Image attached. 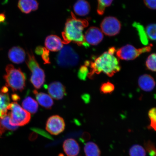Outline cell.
Wrapping results in <instances>:
<instances>
[{
	"label": "cell",
	"mask_w": 156,
	"mask_h": 156,
	"mask_svg": "<svg viewBox=\"0 0 156 156\" xmlns=\"http://www.w3.org/2000/svg\"><path fill=\"white\" fill-rule=\"evenodd\" d=\"M116 52L114 47L109 48L94 61L90 62V71L88 74L89 79H93L95 75L101 73L112 77L121 69L119 61L114 55Z\"/></svg>",
	"instance_id": "1"
},
{
	"label": "cell",
	"mask_w": 156,
	"mask_h": 156,
	"mask_svg": "<svg viewBox=\"0 0 156 156\" xmlns=\"http://www.w3.org/2000/svg\"><path fill=\"white\" fill-rule=\"evenodd\" d=\"M88 25L87 20L78 19L71 12V17L67 19L62 33L63 44H68L72 42L79 46H89L83 34L84 29Z\"/></svg>",
	"instance_id": "2"
},
{
	"label": "cell",
	"mask_w": 156,
	"mask_h": 156,
	"mask_svg": "<svg viewBox=\"0 0 156 156\" xmlns=\"http://www.w3.org/2000/svg\"><path fill=\"white\" fill-rule=\"evenodd\" d=\"M6 73L3 76L5 85L13 91H22L26 87V76L20 68L17 69L12 64H9L5 68Z\"/></svg>",
	"instance_id": "3"
},
{
	"label": "cell",
	"mask_w": 156,
	"mask_h": 156,
	"mask_svg": "<svg viewBox=\"0 0 156 156\" xmlns=\"http://www.w3.org/2000/svg\"><path fill=\"white\" fill-rule=\"evenodd\" d=\"M28 58L26 60L27 66L32 73L30 81L35 88L40 89L45 81V74L44 70L40 67L32 50L28 51Z\"/></svg>",
	"instance_id": "4"
},
{
	"label": "cell",
	"mask_w": 156,
	"mask_h": 156,
	"mask_svg": "<svg viewBox=\"0 0 156 156\" xmlns=\"http://www.w3.org/2000/svg\"><path fill=\"white\" fill-rule=\"evenodd\" d=\"M10 117V124L13 126H23L28 124L31 119L30 113L23 108L17 102L9 104L7 107Z\"/></svg>",
	"instance_id": "5"
},
{
	"label": "cell",
	"mask_w": 156,
	"mask_h": 156,
	"mask_svg": "<svg viewBox=\"0 0 156 156\" xmlns=\"http://www.w3.org/2000/svg\"><path fill=\"white\" fill-rule=\"evenodd\" d=\"M79 61V55L74 49L69 46L64 47L56 58L58 65L63 68L74 67L77 65Z\"/></svg>",
	"instance_id": "6"
},
{
	"label": "cell",
	"mask_w": 156,
	"mask_h": 156,
	"mask_svg": "<svg viewBox=\"0 0 156 156\" xmlns=\"http://www.w3.org/2000/svg\"><path fill=\"white\" fill-rule=\"evenodd\" d=\"M153 45L140 48H136L130 44H127L119 48L116 51L117 57L120 59L125 60H132L136 59L140 55L149 52L152 49Z\"/></svg>",
	"instance_id": "7"
},
{
	"label": "cell",
	"mask_w": 156,
	"mask_h": 156,
	"mask_svg": "<svg viewBox=\"0 0 156 156\" xmlns=\"http://www.w3.org/2000/svg\"><path fill=\"white\" fill-rule=\"evenodd\" d=\"M101 28L102 32L106 36H114L120 32L121 24L116 17L108 16L103 20L101 24Z\"/></svg>",
	"instance_id": "8"
},
{
	"label": "cell",
	"mask_w": 156,
	"mask_h": 156,
	"mask_svg": "<svg viewBox=\"0 0 156 156\" xmlns=\"http://www.w3.org/2000/svg\"><path fill=\"white\" fill-rule=\"evenodd\" d=\"M65 128L63 119L57 115L50 117L46 122V129L52 135H58L64 131Z\"/></svg>",
	"instance_id": "9"
},
{
	"label": "cell",
	"mask_w": 156,
	"mask_h": 156,
	"mask_svg": "<svg viewBox=\"0 0 156 156\" xmlns=\"http://www.w3.org/2000/svg\"><path fill=\"white\" fill-rule=\"evenodd\" d=\"M85 42L88 44L96 46L102 41L103 35L100 29L95 27H91L85 33Z\"/></svg>",
	"instance_id": "10"
},
{
	"label": "cell",
	"mask_w": 156,
	"mask_h": 156,
	"mask_svg": "<svg viewBox=\"0 0 156 156\" xmlns=\"http://www.w3.org/2000/svg\"><path fill=\"white\" fill-rule=\"evenodd\" d=\"M48 91L51 96L56 100H61L66 94L65 87L61 83L54 81L48 87Z\"/></svg>",
	"instance_id": "11"
},
{
	"label": "cell",
	"mask_w": 156,
	"mask_h": 156,
	"mask_svg": "<svg viewBox=\"0 0 156 156\" xmlns=\"http://www.w3.org/2000/svg\"><path fill=\"white\" fill-rule=\"evenodd\" d=\"M63 42L59 37L54 35L48 36L45 41L46 48L53 52L59 51L63 48Z\"/></svg>",
	"instance_id": "12"
},
{
	"label": "cell",
	"mask_w": 156,
	"mask_h": 156,
	"mask_svg": "<svg viewBox=\"0 0 156 156\" xmlns=\"http://www.w3.org/2000/svg\"><path fill=\"white\" fill-rule=\"evenodd\" d=\"M9 59L13 63H22L26 58L25 51L19 46H14L9 50L8 53Z\"/></svg>",
	"instance_id": "13"
},
{
	"label": "cell",
	"mask_w": 156,
	"mask_h": 156,
	"mask_svg": "<svg viewBox=\"0 0 156 156\" xmlns=\"http://www.w3.org/2000/svg\"><path fill=\"white\" fill-rule=\"evenodd\" d=\"M63 147L64 153L67 156H77L80 151L79 144L73 138H68L64 141Z\"/></svg>",
	"instance_id": "14"
},
{
	"label": "cell",
	"mask_w": 156,
	"mask_h": 156,
	"mask_svg": "<svg viewBox=\"0 0 156 156\" xmlns=\"http://www.w3.org/2000/svg\"><path fill=\"white\" fill-rule=\"evenodd\" d=\"M138 85L141 89L146 91H151L155 86L154 78L151 75L145 74L140 76L138 80Z\"/></svg>",
	"instance_id": "15"
},
{
	"label": "cell",
	"mask_w": 156,
	"mask_h": 156,
	"mask_svg": "<svg viewBox=\"0 0 156 156\" xmlns=\"http://www.w3.org/2000/svg\"><path fill=\"white\" fill-rule=\"evenodd\" d=\"M37 100L41 106L47 109H51L54 105V101L51 97L47 94L38 92L36 90L33 91Z\"/></svg>",
	"instance_id": "16"
},
{
	"label": "cell",
	"mask_w": 156,
	"mask_h": 156,
	"mask_svg": "<svg viewBox=\"0 0 156 156\" xmlns=\"http://www.w3.org/2000/svg\"><path fill=\"white\" fill-rule=\"evenodd\" d=\"M36 0H19L18 7L22 12L29 13L32 11H36L38 7Z\"/></svg>",
	"instance_id": "17"
},
{
	"label": "cell",
	"mask_w": 156,
	"mask_h": 156,
	"mask_svg": "<svg viewBox=\"0 0 156 156\" xmlns=\"http://www.w3.org/2000/svg\"><path fill=\"white\" fill-rule=\"evenodd\" d=\"M73 10L78 15L85 16L90 12V6L86 0H77L73 5Z\"/></svg>",
	"instance_id": "18"
},
{
	"label": "cell",
	"mask_w": 156,
	"mask_h": 156,
	"mask_svg": "<svg viewBox=\"0 0 156 156\" xmlns=\"http://www.w3.org/2000/svg\"><path fill=\"white\" fill-rule=\"evenodd\" d=\"M10 117L8 113L7 115L0 118V134H3L7 131H14L19 126L12 125L10 122Z\"/></svg>",
	"instance_id": "19"
},
{
	"label": "cell",
	"mask_w": 156,
	"mask_h": 156,
	"mask_svg": "<svg viewBox=\"0 0 156 156\" xmlns=\"http://www.w3.org/2000/svg\"><path fill=\"white\" fill-rule=\"evenodd\" d=\"M22 106L25 110L32 114H36L38 110V103L30 97H27L23 99Z\"/></svg>",
	"instance_id": "20"
},
{
	"label": "cell",
	"mask_w": 156,
	"mask_h": 156,
	"mask_svg": "<svg viewBox=\"0 0 156 156\" xmlns=\"http://www.w3.org/2000/svg\"><path fill=\"white\" fill-rule=\"evenodd\" d=\"M86 156H101V152L98 146L92 142H87L84 147Z\"/></svg>",
	"instance_id": "21"
},
{
	"label": "cell",
	"mask_w": 156,
	"mask_h": 156,
	"mask_svg": "<svg viewBox=\"0 0 156 156\" xmlns=\"http://www.w3.org/2000/svg\"><path fill=\"white\" fill-rule=\"evenodd\" d=\"M10 101L9 93H0V118L8 114L7 107Z\"/></svg>",
	"instance_id": "22"
},
{
	"label": "cell",
	"mask_w": 156,
	"mask_h": 156,
	"mask_svg": "<svg viewBox=\"0 0 156 156\" xmlns=\"http://www.w3.org/2000/svg\"><path fill=\"white\" fill-rule=\"evenodd\" d=\"M133 26L135 28L138 32L140 41L142 44L147 45L149 44V39L146 31L143 25L140 23L136 22H134Z\"/></svg>",
	"instance_id": "23"
},
{
	"label": "cell",
	"mask_w": 156,
	"mask_h": 156,
	"mask_svg": "<svg viewBox=\"0 0 156 156\" xmlns=\"http://www.w3.org/2000/svg\"><path fill=\"white\" fill-rule=\"evenodd\" d=\"M130 156H146L145 149L142 146L138 145H134L129 150Z\"/></svg>",
	"instance_id": "24"
},
{
	"label": "cell",
	"mask_w": 156,
	"mask_h": 156,
	"mask_svg": "<svg viewBox=\"0 0 156 156\" xmlns=\"http://www.w3.org/2000/svg\"><path fill=\"white\" fill-rule=\"evenodd\" d=\"M113 0H98V5L97 9L98 13L102 15L105 12L106 7L110 6L112 5Z\"/></svg>",
	"instance_id": "25"
},
{
	"label": "cell",
	"mask_w": 156,
	"mask_h": 156,
	"mask_svg": "<svg viewBox=\"0 0 156 156\" xmlns=\"http://www.w3.org/2000/svg\"><path fill=\"white\" fill-rule=\"evenodd\" d=\"M146 66L148 69L156 72V53H153L148 56L146 60Z\"/></svg>",
	"instance_id": "26"
},
{
	"label": "cell",
	"mask_w": 156,
	"mask_h": 156,
	"mask_svg": "<svg viewBox=\"0 0 156 156\" xmlns=\"http://www.w3.org/2000/svg\"><path fill=\"white\" fill-rule=\"evenodd\" d=\"M151 123L148 128L156 131V108H152L148 112Z\"/></svg>",
	"instance_id": "27"
},
{
	"label": "cell",
	"mask_w": 156,
	"mask_h": 156,
	"mask_svg": "<svg viewBox=\"0 0 156 156\" xmlns=\"http://www.w3.org/2000/svg\"><path fill=\"white\" fill-rule=\"evenodd\" d=\"M114 90V85L110 81L102 83L100 88L101 92L105 94L112 93Z\"/></svg>",
	"instance_id": "28"
},
{
	"label": "cell",
	"mask_w": 156,
	"mask_h": 156,
	"mask_svg": "<svg viewBox=\"0 0 156 156\" xmlns=\"http://www.w3.org/2000/svg\"><path fill=\"white\" fill-rule=\"evenodd\" d=\"M146 31L148 37L152 41H156V24L148 25L146 27Z\"/></svg>",
	"instance_id": "29"
},
{
	"label": "cell",
	"mask_w": 156,
	"mask_h": 156,
	"mask_svg": "<svg viewBox=\"0 0 156 156\" xmlns=\"http://www.w3.org/2000/svg\"><path fill=\"white\" fill-rule=\"evenodd\" d=\"M144 145L150 156H156V148L153 143L149 141L145 142Z\"/></svg>",
	"instance_id": "30"
},
{
	"label": "cell",
	"mask_w": 156,
	"mask_h": 156,
	"mask_svg": "<svg viewBox=\"0 0 156 156\" xmlns=\"http://www.w3.org/2000/svg\"><path fill=\"white\" fill-rule=\"evenodd\" d=\"M87 67L88 66L85 64V65L82 66L78 71V77L82 80L85 81L86 80L87 76L89 73Z\"/></svg>",
	"instance_id": "31"
},
{
	"label": "cell",
	"mask_w": 156,
	"mask_h": 156,
	"mask_svg": "<svg viewBox=\"0 0 156 156\" xmlns=\"http://www.w3.org/2000/svg\"><path fill=\"white\" fill-rule=\"evenodd\" d=\"M42 58L44 64H50V51L47 48H43V52L42 55Z\"/></svg>",
	"instance_id": "32"
},
{
	"label": "cell",
	"mask_w": 156,
	"mask_h": 156,
	"mask_svg": "<svg viewBox=\"0 0 156 156\" xmlns=\"http://www.w3.org/2000/svg\"><path fill=\"white\" fill-rule=\"evenodd\" d=\"M144 3L148 8L156 9V0H144Z\"/></svg>",
	"instance_id": "33"
},
{
	"label": "cell",
	"mask_w": 156,
	"mask_h": 156,
	"mask_svg": "<svg viewBox=\"0 0 156 156\" xmlns=\"http://www.w3.org/2000/svg\"><path fill=\"white\" fill-rule=\"evenodd\" d=\"M35 53L38 55H42L43 52V47L41 46H38L35 49Z\"/></svg>",
	"instance_id": "34"
},
{
	"label": "cell",
	"mask_w": 156,
	"mask_h": 156,
	"mask_svg": "<svg viewBox=\"0 0 156 156\" xmlns=\"http://www.w3.org/2000/svg\"><path fill=\"white\" fill-rule=\"evenodd\" d=\"M90 134L88 133L85 132L82 136V140H83V141H87L90 139Z\"/></svg>",
	"instance_id": "35"
},
{
	"label": "cell",
	"mask_w": 156,
	"mask_h": 156,
	"mask_svg": "<svg viewBox=\"0 0 156 156\" xmlns=\"http://www.w3.org/2000/svg\"><path fill=\"white\" fill-rule=\"evenodd\" d=\"M11 98L12 100L15 101V102L19 101L20 99V97L16 94H13L12 95Z\"/></svg>",
	"instance_id": "36"
},
{
	"label": "cell",
	"mask_w": 156,
	"mask_h": 156,
	"mask_svg": "<svg viewBox=\"0 0 156 156\" xmlns=\"http://www.w3.org/2000/svg\"><path fill=\"white\" fill-rule=\"evenodd\" d=\"M6 17L4 13H0V23H4Z\"/></svg>",
	"instance_id": "37"
},
{
	"label": "cell",
	"mask_w": 156,
	"mask_h": 156,
	"mask_svg": "<svg viewBox=\"0 0 156 156\" xmlns=\"http://www.w3.org/2000/svg\"><path fill=\"white\" fill-rule=\"evenodd\" d=\"M9 89L7 87H3L0 90V93L3 94L8 93Z\"/></svg>",
	"instance_id": "38"
},
{
	"label": "cell",
	"mask_w": 156,
	"mask_h": 156,
	"mask_svg": "<svg viewBox=\"0 0 156 156\" xmlns=\"http://www.w3.org/2000/svg\"><path fill=\"white\" fill-rule=\"evenodd\" d=\"M58 156H64V155L63 154H60L59 155H58Z\"/></svg>",
	"instance_id": "39"
}]
</instances>
